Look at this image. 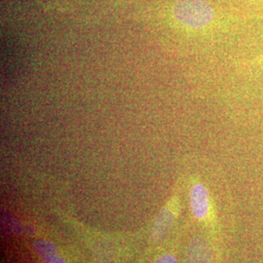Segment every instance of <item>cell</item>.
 <instances>
[{
    "mask_svg": "<svg viewBox=\"0 0 263 263\" xmlns=\"http://www.w3.org/2000/svg\"><path fill=\"white\" fill-rule=\"evenodd\" d=\"M173 16L183 28L200 30L214 22L216 11L208 0H177Z\"/></svg>",
    "mask_w": 263,
    "mask_h": 263,
    "instance_id": "1",
    "label": "cell"
},
{
    "mask_svg": "<svg viewBox=\"0 0 263 263\" xmlns=\"http://www.w3.org/2000/svg\"><path fill=\"white\" fill-rule=\"evenodd\" d=\"M189 202L193 216L200 221H207L212 214V202L208 188L200 181L195 182L189 192Z\"/></svg>",
    "mask_w": 263,
    "mask_h": 263,
    "instance_id": "2",
    "label": "cell"
},
{
    "mask_svg": "<svg viewBox=\"0 0 263 263\" xmlns=\"http://www.w3.org/2000/svg\"><path fill=\"white\" fill-rule=\"evenodd\" d=\"M179 211V199L178 197L174 198L170 202L168 207L163 209L155 224L153 227V237L155 240H160L166 232L169 230L170 226H172L173 221L175 220L176 216Z\"/></svg>",
    "mask_w": 263,
    "mask_h": 263,
    "instance_id": "3",
    "label": "cell"
},
{
    "mask_svg": "<svg viewBox=\"0 0 263 263\" xmlns=\"http://www.w3.org/2000/svg\"><path fill=\"white\" fill-rule=\"evenodd\" d=\"M186 263H212V253L207 241L195 238L189 244L186 252Z\"/></svg>",
    "mask_w": 263,
    "mask_h": 263,
    "instance_id": "4",
    "label": "cell"
},
{
    "mask_svg": "<svg viewBox=\"0 0 263 263\" xmlns=\"http://www.w3.org/2000/svg\"><path fill=\"white\" fill-rule=\"evenodd\" d=\"M34 248L45 263H66L59 255L56 247L47 241H36Z\"/></svg>",
    "mask_w": 263,
    "mask_h": 263,
    "instance_id": "5",
    "label": "cell"
},
{
    "mask_svg": "<svg viewBox=\"0 0 263 263\" xmlns=\"http://www.w3.org/2000/svg\"><path fill=\"white\" fill-rule=\"evenodd\" d=\"M155 263H178V260H177L175 255L167 254L160 256Z\"/></svg>",
    "mask_w": 263,
    "mask_h": 263,
    "instance_id": "6",
    "label": "cell"
},
{
    "mask_svg": "<svg viewBox=\"0 0 263 263\" xmlns=\"http://www.w3.org/2000/svg\"><path fill=\"white\" fill-rule=\"evenodd\" d=\"M251 65L253 66H255V67H258V68H260V69L263 70V54H261L260 56L254 58V60H252Z\"/></svg>",
    "mask_w": 263,
    "mask_h": 263,
    "instance_id": "7",
    "label": "cell"
}]
</instances>
